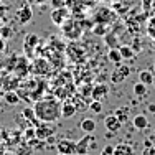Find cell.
I'll return each mask as SVG.
<instances>
[{
  "label": "cell",
  "mask_w": 155,
  "mask_h": 155,
  "mask_svg": "<svg viewBox=\"0 0 155 155\" xmlns=\"http://www.w3.org/2000/svg\"><path fill=\"white\" fill-rule=\"evenodd\" d=\"M13 73H17L20 78L27 76L28 73H30V63H28L27 56H18L17 60V64H15V69H13Z\"/></svg>",
  "instance_id": "cell-14"
},
{
  "label": "cell",
  "mask_w": 155,
  "mask_h": 155,
  "mask_svg": "<svg viewBox=\"0 0 155 155\" xmlns=\"http://www.w3.org/2000/svg\"><path fill=\"white\" fill-rule=\"evenodd\" d=\"M86 155H91V153H86Z\"/></svg>",
  "instance_id": "cell-46"
},
{
  "label": "cell",
  "mask_w": 155,
  "mask_h": 155,
  "mask_svg": "<svg viewBox=\"0 0 155 155\" xmlns=\"http://www.w3.org/2000/svg\"><path fill=\"white\" fill-rule=\"evenodd\" d=\"M3 93H5V91H3V89H2V87H0V102H2V101H3Z\"/></svg>",
  "instance_id": "cell-39"
},
{
  "label": "cell",
  "mask_w": 155,
  "mask_h": 155,
  "mask_svg": "<svg viewBox=\"0 0 155 155\" xmlns=\"http://www.w3.org/2000/svg\"><path fill=\"white\" fill-rule=\"evenodd\" d=\"M76 112H78L76 106H74V102H73L71 99H66V101L61 104V117H64V119H71V117H74Z\"/></svg>",
  "instance_id": "cell-16"
},
{
  "label": "cell",
  "mask_w": 155,
  "mask_h": 155,
  "mask_svg": "<svg viewBox=\"0 0 155 155\" xmlns=\"http://www.w3.org/2000/svg\"><path fill=\"white\" fill-rule=\"evenodd\" d=\"M132 91H134V94L137 96V97H143V96H147V86L143 83H140V81L134 84Z\"/></svg>",
  "instance_id": "cell-25"
},
{
  "label": "cell",
  "mask_w": 155,
  "mask_h": 155,
  "mask_svg": "<svg viewBox=\"0 0 155 155\" xmlns=\"http://www.w3.org/2000/svg\"><path fill=\"white\" fill-rule=\"evenodd\" d=\"M51 7H53V8H60V7H66V0H51Z\"/></svg>",
  "instance_id": "cell-34"
},
{
  "label": "cell",
  "mask_w": 155,
  "mask_h": 155,
  "mask_svg": "<svg viewBox=\"0 0 155 155\" xmlns=\"http://www.w3.org/2000/svg\"><path fill=\"white\" fill-rule=\"evenodd\" d=\"M51 21H53L56 27H61L69 17H71V12L68 10V7H60V8H53L51 10Z\"/></svg>",
  "instance_id": "cell-10"
},
{
  "label": "cell",
  "mask_w": 155,
  "mask_h": 155,
  "mask_svg": "<svg viewBox=\"0 0 155 155\" xmlns=\"http://www.w3.org/2000/svg\"><path fill=\"white\" fill-rule=\"evenodd\" d=\"M153 74H155V63H153Z\"/></svg>",
  "instance_id": "cell-43"
},
{
  "label": "cell",
  "mask_w": 155,
  "mask_h": 155,
  "mask_svg": "<svg viewBox=\"0 0 155 155\" xmlns=\"http://www.w3.org/2000/svg\"><path fill=\"white\" fill-rule=\"evenodd\" d=\"M139 81L143 83L145 86H152L153 81H155V74L152 71H149V69H142V71L139 73Z\"/></svg>",
  "instance_id": "cell-21"
},
{
  "label": "cell",
  "mask_w": 155,
  "mask_h": 155,
  "mask_svg": "<svg viewBox=\"0 0 155 155\" xmlns=\"http://www.w3.org/2000/svg\"><path fill=\"white\" fill-rule=\"evenodd\" d=\"M117 13L114 12L112 8H107V7H99L97 10L94 12L93 15V23H104V25H109L116 20Z\"/></svg>",
  "instance_id": "cell-5"
},
{
  "label": "cell",
  "mask_w": 155,
  "mask_h": 155,
  "mask_svg": "<svg viewBox=\"0 0 155 155\" xmlns=\"http://www.w3.org/2000/svg\"><path fill=\"white\" fill-rule=\"evenodd\" d=\"M152 3H153V0H142V7H143V10H145V13L150 12V8H152Z\"/></svg>",
  "instance_id": "cell-35"
},
{
  "label": "cell",
  "mask_w": 155,
  "mask_h": 155,
  "mask_svg": "<svg viewBox=\"0 0 155 155\" xmlns=\"http://www.w3.org/2000/svg\"><path fill=\"white\" fill-rule=\"evenodd\" d=\"M119 51H120V54H122L124 60H130V58H134V50H132L129 45L119 46Z\"/></svg>",
  "instance_id": "cell-29"
},
{
  "label": "cell",
  "mask_w": 155,
  "mask_h": 155,
  "mask_svg": "<svg viewBox=\"0 0 155 155\" xmlns=\"http://www.w3.org/2000/svg\"><path fill=\"white\" fill-rule=\"evenodd\" d=\"M33 110L40 122H56L61 117V102L54 96H45L33 102Z\"/></svg>",
  "instance_id": "cell-1"
},
{
  "label": "cell",
  "mask_w": 155,
  "mask_h": 155,
  "mask_svg": "<svg viewBox=\"0 0 155 155\" xmlns=\"http://www.w3.org/2000/svg\"><path fill=\"white\" fill-rule=\"evenodd\" d=\"M35 132H36V139L46 140L50 135L54 134V127H53L50 122H40V124L35 127Z\"/></svg>",
  "instance_id": "cell-13"
},
{
  "label": "cell",
  "mask_w": 155,
  "mask_h": 155,
  "mask_svg": "<svg viewBox=\"0 0 155 155\" xmlns=\"http://www.w3.org/2000/svg\"><path fill=\"white\" fill-rule=\"evenodd\" d=\"M130 76V68L127 64H116V69L110 73V83L114 84H122L127 78Z\"/></svg>",
  "instance_id": "cell-8"
},
{
  "label": "cell",
  "mask_w": 155,
  "mask_h": 155,
  "mask_svg": "<svg viewBox=\"0 0 155 155\" xmlns=\"http://www.w3.org/2000/svg\"><path fill=\"white\" fill-rule=\"evenodd\" d=\"M35 137H36L35 127H27V129L23 130V139L27 140V142H28V140H31V139H35Z\"/></svg>",
  "instance_id": "cell-31"
},
{
  "label": "cell",
  "mask_w": 155,
  "mask_h": 155,
  "mask_svg": "<svg viewBox=\"0 0 155 155\" xmlns=\"http://www.w3.org/2000/svg\"><path fill=\"white\" fill-rule=\"evenodd\" d=\"M38 45H40L38 35H35V33H28V35L25 36L23 51H25V56H27L28 60H33V58H35V51H36V48H38Z\"/></svg>",
  "instance_id": "cell-6"
},
{
  "label": "cell",
  "mask_w": 155,
  "mask_h": 155,
  "mask_svg": "<svg viewBox=\"0 0 155 155\" xmlns=\"http://www.w3.org/2000/svg\"><path fill=\"white\" fill-rule=\"evenodd\" d=\"M102 102L101 101H97V99H91L89 101V110L91 112H94V114H101L102 112Z\"/></svg>",
  "instance_id": "cell-28"
},
{
  "label": "cell",
  "mask_w": 155,
  "mask_h": 155,
  "mask_svg": "<svg viewBox=\"0 0 155 155\" xmlns=\"http://www.w3.org/2000/svg\"><path fill=\"white\" fill-rule=\"evenodd\" d=\"M15 15H17V20H18V23H20V25H27V23H30L31 18H33L31 5H30V3H21V5L17 8Z\"/></svg>",
  "instance_id": "cell-9"
},
{
  "label": "cell",
  "mask_w": 155,
  "mask_h": 155,
  "mask_svg": "<svg viewBox=\"0 0 155 155\" xmlns=\"http://www.w3.org/2000/svg\"><path fill=\"white\" fill-rule=\"evenodd\" d=\"M51 69H53V66H51L50 61H48L46 58H43V56L35 58L33 63H30V73H33V74H38V76H41V78L50 76L51 74Z\"/></svg>",
  "instance_id": "cell-4"
},
{
  "label": "cell",
  "mask_w": 155,
  "mask_h": 155,
  "mask_svg": "<svg viewBox=\"0 0 155 155\" xmlns=\"http://www.w3.org/2000/svg\"><path fill=\"white\" fill-rule=\"evenodd\" d=\"M3 155H15V153H8V152H3Z\"/></svg>",
  "instance_id": "cell-42"
},
{
  "label": "cell",
  "mask_w": 155,
  "mask_h": 155,
  "mask_svg": "<svg viewBox=\"0 0 155 155\" xmlns=\"http://www.w3.org/2000/svg\"><path fill=\"white\" fill-rule=\"evenodd\" d=\"M66 53H68V56L71 58L74 63H81L84 60V56H86V53H84V48L79 46L76 41H71L68 46H66Z\"/></svg>",
  "instance_id": "cell-11"
},
{
  "label": "cell",
  "mask_w": 155,
  "mask_h": 155,
  "mask_svg": "<svg viewBox=\"0 0 155 155\" xmlns=\"http://www.w3.org/2000/svg\"><path fill=\"white\" fill-rule=\"evenodd\" d=\"M23 117L30 119V122H33V125H35V127L40 124V120L36 119V116H35V110H33V107H27V109H23Z\"/></svg>",
  "instance_id": "cell-27"
},
{
  "label": "cell",
  "mask_w": 155,
  "mask_h": 155,
  "mask_svg": "<svg viewBox=\"0 0 155 155\" xmlns=\"http://www.w3.org/2000/svg\"><path fill=\"white\" fill-rule=\"evenodd\" d=\"M3 101L10 106H17V104H20L21 99H20V96H18L17 91H5V93H3Z\"/></svg>",
  "instance_id": "cell-22"
},
{
  "label": "cell",
  "mask_w": 155,
  "mask_h": 155,
  "mask_svg": "<svg viewBox=\"0 0 155 155\" xmlns=\"http://www.w3.org/2000/svg\"><path fill=\"white\" fill-rule=\"evenodd\" d=\"M56 150L64 155H74L76 153V140L73 139H61L56 145Z\"/></svg>",
  "instance_id": "cell-12"
},
{
  "label": "cell",
  "mask_w": 155,
  "mask_h": 155,
  "mask_svg": "<svg viewBox=\"0 0 155 155\" xmlns=\"http://www.w3.org/2000/svg\"><path fill=\"white\" fill-rule=\"evenodd\" d=\"M104 127L107 129L109 134H116V132L120 130V127H122V124L119 122V119H117L114 114H109L107 117L104 119Z\"/></svg>",
  "instance_id": "cell-15"
},
{
  "label": "cell",
  "mask_w": 155,
  "mask_h": 155,
  "mask_svg": "<svg viewBox=\"0 0 155 155\" xmlns=\"http://www.w3.org/2000/svg\"><path fill=\"white\" fill-rule=\"evenodd\" d=\"M114 155H134V149L129 143H119L114 147Z\"/></svg>",
  "instance_id": "cell-24"
},
{
  "label": "cell",
  "mask_w": 155,
  "mask_h": 155,
  "mask_svg": "<svg viewBox=\"0 0 155 155\" xmlns=\"http://www.w3.org/2000/svg\"><path fill=\"white\" fill-rule=\"evenodd\" d=\"M56 155H64V153H60V152H58V153H56Z\"/></svg>",
  "instance_id": "cell-44"
},
{
  "label": "cell",
  "mask_w": 155,
  "mask_h": 155,
  "mask_svg": "<svg viewBox=\"0 0 155 155\" xmlns=\"http://www.w3.org/2000/svg\"><path fill=\"white\" fill-rule=\"evenodd\" d=\"M107 60L112 63V64H120L122 63V54H120V51H119V48H110L109 50V53H107Z\"/></svg>",
  "instance_id": "cell-23"
},
{
  "label": "cell",
  "mask_w": 155,
  "mask_h": 155,
  "mask_svg": "<svg viewBox=\"0 0 155 155\" xmlns=\"http://www.w3.org/2000/svg\"><path fill=\"white\" fill-rule=\"evenodd\" d=\"M101 155H114V147L112 145H106L101 149Z\"/></svg>",
  "instance_id": "cell-33"
},
{
  "label": "cell",
  "mask_w": 155,
  "mask_h": 155,
  "mask_svg": "<svg viewBox=\"0 0 155 155\" xmlns=\"http://www.w3.org/2000/svg\"><path fill=\"white\" fill-rule=\"evenodd\" d=\"M46 0H27V3H30V5L33 7V5H43Z\"/></svg>",
  "instance_id": "cell-37"
},
{
  "label": "cell",
  "mask_w": 155,
  "mask_h": 155,
  "mask_svg": "<svg viewBox=\"0 0 155 155\" xmlns=\"http://www.w3.org/2000/svg\"><path fill=\"white\" fill-rule=\"evenodd\" d=\"M21 84V78L13 71H3L0 76V87L3 91H17Z\"/></svg>",
  "instance_id": "cell-3"
},
{
  "label": "cell",
  "mask_w": 155,
  "mask_h": 155,
  "mask_svg": "<svg viewBox=\"0 0 155 155\" xmlns=\"http://www.w3.org/2000/svg\"><path fill=\"white\" fill-rule=\"evenodd\" d=\"M10 35H12V33H10V28L3 25V27H2V30H0V36H2L3 40H8V38H10Z\"/></svg>",
  "instance_id": "cell-32"
},
{
  "label": "cell",
  "mask_w": 155,
  "mask_h": 155,
  "mask_svg": "<svg viewBox=\"0 0 155 155\" xmlns=\"http://www.w3.org/2000/svg\"><path fill=\"white\" fill-rule=\"evenodd\" d=\"M96 147V137L93 134H86L83 135L79 140L76 142V155H86L89 152V149Z\"/></svg>",
  "instance_id": "cell-7"
},
{
  "label": "cell",
  "mask_w": 155,
  "mask_h": 155,
  "mask_svg": "<svg viewBox=\"0 0 155 155\" xmlns=\"http://www.w3.org/2000/svg\"><path fill=\"white\" fill-rule=\"evenodd\" d=\"M93 33L97 36H106L107 35V25L104 23H93Z\"/></svg>",
  "instance_id": "cell-26"
},
{
  "label": "cell",
  "mask_w": 155,
  "mask_h": 155,
  "mask_svg": "<svg viewBox=\"0 0 155 155\" xmlns=\"http://www.w3.org/2000/svg\"><path fill=\"white\" fill-rule=\"evenodd\" d=\"M112 2H119V0H112Z\"/></svg>",
  "instance_id": "cell-45"
},
{
  "label": "cell",
  "mask_w": 155,
  "mask_h": 155,
  "mask_svg": "<svg viewBox=\"0 0 155 155\" xmlns=\"http://www.w3.org/2000/svg\"><path fill=\"white\" fill-rule=\"evenodd\" d=\"M114 116L119 119L120 124H127L129 119H130V109L127 107V106H122V107H117L114 110Z\"/></svg>",
  "instance_id": "cell-18"
},
{
  "label": "cell",
  "mask_w": 155,
  "mask_h": 155,
  "mask_svg": "<svg viewBox=\"0 0 155 155\" xmlns=\"http://www.w3.org/2000/svg\"><path fill=\"white\" fill-rule=\"evenodd\" d=\"M60 28H61L63 36H66L69 41H78V40L83 36V31H84V27H83V23H81V20H78V18H74L73 15L69 17Z\"/></svg>",
  "instance_id": "cell-2"
},
{
  "label": "cell",
  "mask_w": 155,
  "mask_h": 155,
  "mask_svg": "<svg viewBox=\"0 0 155 155\" xmlns=\"http://www.w3.org/2000/svg\"><path fill=\"white\" fill-rule=\"evenodd\" d=\"M132 125H134L137 130H143V129L149 127V119H147V116H143V114H137V116L132 119Z\"/></svg>",
  "instance_id": "cell-20"
},
{
  "label": "cell",
  "mask_w": 155,
  "mask_h": 155,
  "mask_svg": "<svg viewBox=\"0 0 155 155\" xmlns=\"http://www.w3.org/2000/svg\"><path fill=\"white\" fill-rule=\"evenodd\" d=\"M152 12L155 13V0H153V3H152Z\"/></svg>",
  "instance_id": "cell-41"
},
{
  "label": "cell",
  "mask_w": 155,
  "mask_h": 155,
  "mask_svg": "<svg viewBox=\"0 0 155 155\" xmlns=\"http://www.w3.org/2000/svg\"><path fill=\"white\" fill-rule=\"evenodd\" d=\"M5 48H7V40H3L2 36H0V54L5 51Z\"/></svg>",
  "instance_id": "cell-38"
},
{
  "label": "cell",
  "mask_w": 155,
  "mask_h": 155,
  "mask_svg": "<svg viewBox=\"0 0 155 155\" xmlns=\"http://www.w3.org/2000/svg\"><path fill=\"white\" fill-rule=\"evenodd\" d=\"M107 94H109V86L107 84H94L93 86V96H91V97L101 101V99L106 97Z\"/></svg>",
  "instance_id": "cell-17"
},
{
  "label": "cell",
  "mask_w": 155,
  "mask_h": 155,
  "mask_svg": "<svg viewBox=\"0 0 155 155\" xmlns=\"http://www.w3.org/2000/svg\"><path fill=\"white\" fill-rule=\"evenodd\" d=\"M147 35L152 40H155V15L149 18V23H147Z\"/></svg>",
  "instance_id": "cell-30"
},
{
  "label": "cell",
  "mask_w": 155,
  "mask_h": 155,
  "mask_svg": "<svg viewBox=\"0 0 155 155\" xmlns=\"http://www.w3.org/2000/svg\"><path fill=\"white\" fill-rule=\"evenodd\" d=\"M3 152H5V149H3V145H0V155H3Z\"/></svg>",
  "instance_id": "cell-40"
},
{
  "label": "cell",
  "mask_w": 155,
  "mask_h": 155,
  "mask_svg": "<svg viewBox=\"0 0 155 155\" xmlns=\"http://www.w3.org/2000/svg\"><path fill=\"white\" fill-rule=\"evenodd\" d=\"M142 155H155V145H147V149H143Z\"/></svg>",
  "instance_id": "cell-36"
},
{
  "label": "cell",
  "mask_w": 155,
  "mask_h": 155,
  "mask_svg": "<svg viewBox=\"0 0 155 155\" xmlns=\"http://www.w3.org/2000/svg\"><path fill=\"white\" fill-rule=\"evenodd\" d=\"M79 129L84 132V134H93L96 130V120L93 117H84L79 124Z\"/></svg>",
  "instance_id": "cell-19"
}]
</instances>
